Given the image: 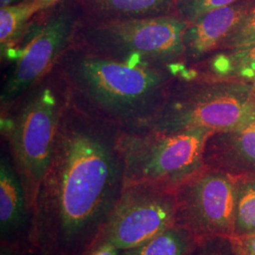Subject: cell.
Segmentation results:
<instances>
[{
  "instance_id": "obj_4",
  "label": "cell",
  "mask_w": 255,
  "mask_h": 255,
  "mask_svg": "<svg viewBox=\"0 0 255 255\" xmlns=\"http://www.w3.org/2000/svg\"><path fill=\"white\" fill-rule=\"evenodd\" d=\"M27 95L12 115L2 117L1 130L33 215L40 185L52 157L66 90L56 75Z\"/></svg>"
},
{
  "instance_id": "obj_10",
  "label": "cell",
  "mask_w": 255,
  "mask_h": 255,
  "mask_svg": "<svg viewBox=\"0 0 255 255\" xmlns=\"http://www.w3.org/2000/svg\"><path fill=\"white\" fill-rule=\"evenodd\" d=\"M255 9V0H238L189 23L183 33V63H200L219 50L229 35Z\"/></svg>"
},
{
  "instance_id": "obj_18",
  "label": "cell",
  "mask_w": 255,
  "mask_h": 255,
  "mask_svg": "<svg viewBox=\"0 0 255 255\" xmlns=\"http://www.w3.org/2000/svg\"><path fill=\"white\" fill-rule=\"evenodd\" d=\"M237 1L238 0H175V14L191 23L205 13Z\"/></svg>"
},
{
  "instance_id": "obj_22",
  "label": "cell",
  "mask_w": 255,
  "mask_h": 255,
  "mask_svg": "<svg viewBox=\"0 0 255 255\" xmlns=\"http://www.w3.org/2000/svg\"><path fill=\"white\" fill-rule=\"evenodd\" d=\"M233 238L239 255H255V234Z\"/></svg>"
},
{
  "instance_id": "obj_20",
  "label": "cell",
  "mask_w": 255,
  "mask_h": 255,
  "mask_svg": "<svg viewBox=\"0 0 255 255\" xmlns=\"http://www.w3.org/2000/svg\"><path fill=\"white\" fill-rule=\"evenodd\" d=\"M187 255H239L234 238L211 237L201 238Z\"/></svg>"
},
{
  "instance_id": "obj_23",
  "label": "cell",
  "mask_w": 255,
  "mask_h": 255,
  "mask_svg": "<svg viewBox=\"0 0 255 255\" xmlns=\"http://www.w3.org/2000/svg\"><path fill=\"white\" fill-rule=\"evenodd\" d=\"M0 255H34L31 252L18 247L0 244Z\"/></svg>"
},
{
  "instance_id": "obj_21",
  "label": "cell",
  "mask_w": 255,
  "mask_h": 255,
  "mask_svg": "<svg viewBox=\"0 0 255 255\" xmlns=\"http://www.w3.org/2000/svg\"><path fill=\"white\" fill-rule=\"evenodd\" d=\"M83 255H124V251L110 243L98 240Z\"/></svg>"
},
{
  "instance_id": "obj_6",
  "label": "cell",
  "mask_w": 255,
  "mask_h": 255,
  "mask_svg": "<svg viewBox=\"0 0 255 255\" xmlns=\"http://www.w3.org/2000/svg\"><path fill=\"white\" fill-rule=\"evenodd\" d=\"M213 133L205 128L170 133L121 130L125 184L150 182L176 189L205 167L204 149Z\"/></svg>"
},
{
  "instance_id": "obj_14",
  "label": "cell",
  "mask_w": 255,
  "mask_h": 255,
  "mask_svg": "<svg viewBox=\"0 0 255 255\" xmlns=\"http://www.w3.org/2000/svg\"><path fill=\"white\" fill-rule=\"evenodd\" d=\"M198 239L186 229L173 225L124 255H187Z\"/></svg>"
},
{
  "instance_id": "obj_11",
  "label": "cell",
  "mask_w": 255,
  "mask_h": 255,
  "mask_svg": "<svg viewBox=\"0 0 255 255\" xmlns=\"http://www.w3.org/2000/svg\"><path fill=\"white\" fill-rule=\"evenodd\" d=\"M33 215L11 159L0 161V244L31 252Z\"/></svg>"
},
{
  "instance_id": "obj_25",
  "label": "cell",
  "mask_w": 255,
  "mask_h": 255,
  "mask_svg": "<svg viewBox=\"0 0 255 255\" xmlns=\"http://www.w3.org/2000/svg\"><path fill=\"white\" fill-rule=\"evenodd\" d=\"M59 0H38V2L41 4V6L43 7V9H46L50 7L51 5H53L54 3H57Z\"/></svg>"
},
{
  "instance_id": "obj_24",
  "label": "cell",
  "mask_w": 255,
  "mask_h": 255,
  "mask_svg": "<svg viewBox=\"0 0 255 255\" xmlns=\"http://www.w3.org/2000/svg\"><path fill=\"white\" fill-rule=\"evenodd\" d=\"M24 0H0V8H5L14 4H18Z\"/></svg>"
},
{
  "instance_id": "obj_8",
  "label": "cell",
  "mask_w": 255,
  "mask_h": 255,
  "mask_svg": "<svg viewBox=\"0 0 255 255\" xmlns=\"http://www.w3.org/2000/svg\"><path fill=\"white\" fill-rule=\"evenodd\" d=\"M175 225L198 240L234 237L236 179L208 167L202 168L176 189Z\"/></svg>"
},
{
  "instance_id": "obj_5",
  "label": "cell",
  "mask_w": 255,
  "mask_h": 255,
  "mask_svg": "<svg viewBox=\"0 0 255 255\" xmlns=\"http://www.w3.org/2000/svg\"><path fill=\"white\" fill-rule=\"evenodd\" d=\"M188 24L176 14L93 20L79 23L70 46L120 62L171 65L183 63V33Z\"/></svg>"
},
{
  "instance_id": "obj_26",
  "label": "cell",
  "mask_w": 255,
  "mask_h": 255,
  "mask_svg": "<svg viewBox=\"0 0 255 255\" xmlns=\"http://www.w3.org/2000/svg\"><path fill=\"white\" fill-rule=\"evenodd\" d=\"M254 82H255V80H254Z\"/></svg>"
},
{
  "instance_id": "obj_13",
  "label": "cell",
  "mask_w": 255,
  "mask_h": 255,
  "mask_svg": "<svg viewBox=\"0 0 255 255\" xmlns=\"http://www.w3.org/2000/svg\"><path fill=\"white\" fill-rule=\"evenodd\" d=\"M94 20L146 18L175 14V0H82Z\"/></svg>"
},
{
  "instance_id": "obj_12",
  "label": "cell",
  "mask_w": 255,
  "mask_h": 255,
  "mask_svg": "<svg viewBox=\"0 0 255 255\" xmlns=\"http://www.w3.org/2000/svg\"><path fill=\"white\" fill-rule=\"evenodd\" d=\"M204 165L237 178L255 174V118L208 138Z\"/></svg>"
},
{
  "instance_id": "obj_3",
  "label": "cell",
  "mask_w": 255,
  "mask_h": 255,
  "mask_svg": "<svg viewBox=\"0 0 255 255\" xmlns=\"http://www.w3.org/2000/svg\"><path fill=\"white\" fill-rule=\"evenodd\" d=\"M255 118V82L235 78H179L154 114L134 131L213 132L238 127Z\"/></svg>"
},
{
  "instance_id": "obj_16",
  "label": "cell",
  "mask_w": 255,
  "mask_h": 255,
  "mask_svg": "<svg viewBox=\"0 0 255 255\" xmlns=\"http://www.w3.org/2000/svg\"><path fill=\"white\" fill-rule=\"evenodd\" d=\"M206 77L235 78L254 82L255 78V46L225 51L214 56L207 65Z\"/></svg>"
},
{
  "instance_id": "obj_9",
  "label": "cell",
  "mask_w": 255,
  "mask_h": 255,
  "mask_svg": "<svg viewBox=\"0 0 255 255\" xmlns=\"http://www.w3.org/2000/svg\"><path fill=\"white\" fill-rule=\"evenodd\" d=\"M175 216L174 188L150 182L125 184L98 240L123 251L129 250L175 225Z\"/></svg>"
},
{
  "instance_id": "obj_2",
  "label": "cell",
  "mask_w": 255,
  "mask_h": 255,
  "mask_svg": "<svg viewBox=\"0 0 255 255\" xmlns=\"http://www.w3.org/2000/svg\"><path fill=\"white\" fill-rule=\"evenodd\" d=\"M186 69L183 63L120 62L70 46L53 72L84 109L121 130L134 131L154 114L170 85Z\"/></svg>"
},
{
  "instance_id": "obj_1",
  "label": "cell",
  "mask_w": 255,
  "mask_h": 255,
  "mask_svg": "<svg viewBox=\"0 0 255 255\" xmlns=\"http://www.w3.org/2000/svg\"><path fill=\"white\" fill-rule=\"evenodd\" d=\"M120 132L66 92L33 210L34 255H83L96 243L125 186Z\"/></svg>"
},
{
  "instance_id": "obj_19",
  "label": "cell",
  "mask_w": 255,
  "mask_h": 255,
  "mask_svg": "<svg viewBox=\"0 0 255 255\" xmlns=\"http://www.w3.org/2000/svg\"><path fill=\"white\" fill-rule=\"evenodd\" d=\"M255 46V9L224 41L219 50L235 51Z\"/></svg>"
},
{
  "instance_id": "obj_17",
  "label": "cell",
  "mask_w": 255,
  "mask_h": 255,
  "mask_svg": "<svg viewBox=\"0 0 255 255\" xmlns=\"http://www.w3.org/2000/svg\"><path fill=\"white\" fill-rule=\"evenodd\" d=\"M236 179V215L234 237L255 234V174Z\"/></svg>"
},
{
  "instance_id": "obj_7",
  "label": "cell",
  "mask_w": 255,
  "mask_h": 255,
  "mask_svg": "<svg viewBox=\"0 0 255 255\" xmlns=\"http://www.w3.org/2000/svg\"><path fill=\"white\" fill-rule=\"evenodd\" d=\"M78 25L73 11L61 7L30 22L18 41L1 52L2 57L12 61V67L2 86V110L22 100L54 70L71 45Z\"/></svg>"
},
{
  "instance_id": "obj_15",
  "label": "cell",
  "mask_w": 255,
  "mask_h": 255,
  "mask_svg": "<svg viewBox=\"0 0 255 255\" xmlns=\"http://www.w3.org/2000/svg\"><path fill=\"white\" fill-rule=\"evenodd\" d=\"M44 10L38 0H24L5 8H0L1 52L13 46L26 31L31 18Z\"/></svg>"
}]
</instances>
